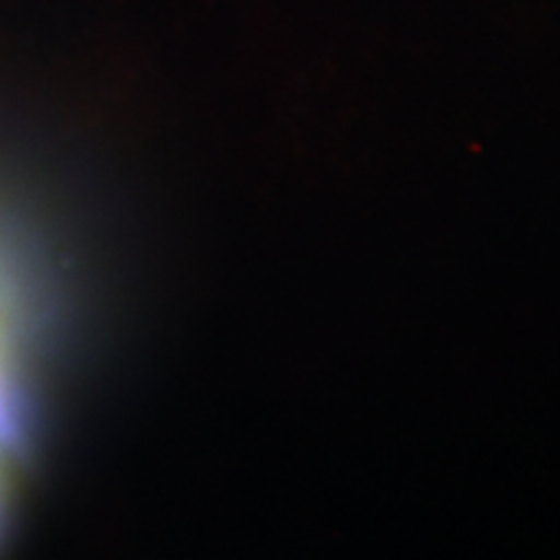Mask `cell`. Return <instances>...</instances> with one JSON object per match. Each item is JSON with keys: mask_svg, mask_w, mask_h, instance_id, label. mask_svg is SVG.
I'll use <instances>...</instances> for the list:
<instances>
[{"mask_svg": "<svg viewBox=\"0 0 560 560\" xmlns=\"http://www.w3.org/2000/svg\"><path fill=\"white\" fill-rule=\"evenodd\" d=\"M5 433H9V410H5L3 395H0V441L5 439Z\"/></svg>", "mask_w": 560, "mask_h": 560, "instance_id": "1", "label": "cell"}]
</instances>
